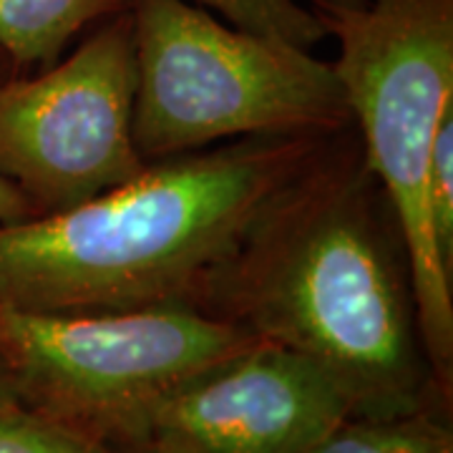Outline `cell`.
Here are the masks:
<instances>
[{"label": "cell", "mask_w": 453, "mask_h": 453, "mask_svg": "<svg viewBox=\"0 0 453 453\" xmlns=\"http://www.w3.org/2000/svg\"><path fill=\"white\" fill-rule=\"evenodd\" d=\"M199 310L312 357L363 418L423 408L434 375L408 257L353 127L277 196L214 273Z\"/></svg>", "instance_id": "cell-1"}, {"label": "cell", "mask_w": 453, "mask_h": 453, "mask_svg": "<svg viewBox=\"0 0 453 453\" xmlns=\"http://www.w3.org/2000/svg\"><path fill=\"white\" fill-rule=\"evenodd\" d=\"M333 136H257L179 154L71 210L3 222L0 305L199 310L214 273Z\"/></svg>", "instance_id": "cell-2"}, {"label": "cell", "mask_w": 453, "mask_h": 453, "mask_svg": "<svg viewBox=\"0 0 453 453\" xmlns=\"http://www.w3.org/2000/svg\"><path fill=\"white\" fill-rule=\"evenodd\" d=\"M365 164L408 257L423 353L441 393L453 380V277L428 214L436 134L453 111V0H365L325 18Z\"/></svg>", "instance_id": "cell-3"}, {"label": "cell", "mask_w": 453, "mask_h": 453, "mask_svg": "<svg viewBox=\"0 0 453 453\" xmlns=\"http://www.w3.org/2000/svg\"><path fill=\"white\" fill-rule=\"evenodd\" d=\"M134 144L146 164L257 136L353 127L333 61L225 23L189 0H131Z\"/></svg>", "instance_id": "cell-4"}, {"label": "cell", "mask_w": 453, "mask_h": 453, "mask_svg": "<svg viewBox=\"0 0 453 453\" xmlns=\"http://www.w3.org/2000/svg\"><path fill=\"white\" fill-rule=\"evenodd\" d=\"M262 338L195 308L35 312L0 305V365L26 405L96 441H134L181 386Z\"/></svg>", "instance_id": "cell-5"}, {"label": "cell", "mask_w": 453, "mask_h": 453, "mask_svg": "<svg viewBox=\"0 0 453 453\" xmlns=\"http://www.w3.org/2000/svg\"><path fill=\"white\" fill-rule=\"evenodd\" d=\"M134 94L131 11L101 20L38 76L0 81V177L31 202L35 217L71 210L142 174Z\"/></svg>", "instance_id": "cell-6"}, {"label": "cell", "mask_w": 453, "mask_h": 453, "mask_svg": "<svg viewBox=\"0 0 453 453\" xmlns=\"http://www.w3.org/2000/svg\"><path fill=\"white\" fill-rule=\"evenodd\" d=\"M353 416L356 401L333 372L259 340L162 398L134 441L174 436L207 453H305Z\"/></svg>", "instance_id": "cell-7"}, {"label": "cell", "mask_w": 453, "mask_h": 453, "mask_svg": "<svg viewBox=\"0 0 453 453\" xmlns=\"http://www.w3.org/2000/svg\"><path fill=\"white\" fill-rule=\"evenodd\" d=\"M129 8L131 0H0V50L18 68H49L79 33Z\"/></svg>", "instance_id": "cell-8"}, {"label": "cell", "mask_w": 453, "mask_h": 453, "mask_svg": "<svg viewBox=\"0 0 453 453\" xmlns=\"http://www.w3.org/2000/svg\"><path fill=\"white\" fill-rule=\"evenodd\" d=\"M305 453H453V438L421 408L388 418L353 416Z\"/></svg>", "instance_id": "cell-9"}, {"label": "cell", "mask_w": 453, "mask_h": 453, "mask_svg": "<svg viewBox=\"0 0 453 453\" xmlns=\"http://www.w3.org/2000/svg\"><path fill=\"white\" fill-rule=\"evenodd\" d=\"M225 23L312 50L330 38L327 23L303 0H189Z\"/></svg>", "instance_id": "cell-10"}, {"label": "cell", "mask_w": 453, "mask_h": 453, "mask_svg": "<svg viewBox=\"0 0 453 453\" xmlns=\"http://www.w3.org/2000/svg\"><path fill=\"white\" fill-rule=\"evenodd\" d=\"M0 453H106L104 443L0 390Z\"/></svg>", "instance_id": "cell-11"}, {"label": "cell", "mask_w": 453, "mask_h": 453, "mask_svg": "<svg viewBox=\"0 0 453 453\" xmlns=\"http://www.w3.org/2000/svg\"><path fill=\"white\" fill-rule=\"evenodd\" d=\"M428 214L446 273L453 277V111L436 134L428 172Z\"/></svg>", "instance_id": "cell-12"}, {"label": "cell", "mask_w": 453, "mask_h": 453, "mask_svg": "<svg viewBox=\"0 0 453 453\" xmlns=\"http://www.w3.org/2000/svg\"><path fill=\"white\" fill-rule=\"evenodd\" d=\"M28 217H35L31 202L20 195L8 179L0 177V225L3 222H20Z\"/></svg>", "instance_id": "cell-13"}, {"label": "cell", "mask_w": 453, "mask_h": 453, "mask_svg": "<svg viewBox=\"0 0 453 453\" xmlns=\"http://www.w3.org/2000/svg\"><path fill=\"white\" fill-rule=\"evenodd\" d=\"M144 443L149 453H207L192 446L189 441H181V438L174 436H154L144 441Z\"/></svg>", "instance_id": "cell-14"}, {"label": "cell", "mask_w": 453, "mask_h": 453, "mask_svg": "<svg viewBox=\"0 0 453 453\" xmlns=\"http://www.w3.org/2000/svg\"><path fill=\"white\" fill-rule=\"evenodd\" d=\"M0 390H11V386H8V378H5V371H3V365H0Z\"/></svg>", "instance_id": "cell-15"}]
</instances>
